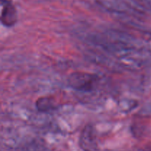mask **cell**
Returning <instances> with one entry per match:
<instances>
[{
    "instance_id": "5",
    "label": "cell",
    "mask_w": 151,
    "mask_h": 151,
    "mask_svg": "<svg viewBox=\"0 0 151 151\" xmlns=\"http://www.w3.org/2000/svg\"><path fill=\"white\" fill-rule=\"evenodd\" d=\"M145 151H151V148H148V149H146Z\"/></svg>"
},
{
    "instance_id": "1",
    "label": "cell",
    "mask_w": 151,
    "mask_h": 151,
    "mask_svg": "<svg viewBox=\"0 0 151 151\" xmlns=\"http://www.w3.org/2000/svg\"><path fill=\"white\" fill-rule=\"evenodd\" d=\"M100 81L97 75L85 72H75L68 78V83L73 89L88 92L94 90Z\"/></svg>"
},
{
    "instance_id": "2",
    "label": "cell",
    "mask_w": 151,
    "mask_h": 151,
    "mask_svg": "<svg viewBox=\"0 0 151 151\" xmlns=\"http://www.w3.org/2000/svg\"><path fill=\"white\" fill-rule=\"evenodd\" d=\"M1 23L5 27H12L17 22V12L12 3L3 5L1 15Z\"/></svg>"
},
{
    "instance_id": "4",
    "label": "cell",
    "mask_w": 151,
    "mask_h": 151,
    "mask_svg": "<svg viewBox=\"0 0 151 151\" xmlns=\"http://www.w3.org/2000/svg\"><path fill=\"white\" fill-rule=\"evenodd\" d=\"M12 0H1V5H4L6 4H9V3H11Z\"/></svg>"
},
{
    "instance_id": "3",
    "label": "cell",
    "mask_w": 151,
    "mask_h": 151,
    "mask_svg": "<svg viewBox=\"0 0 151 151\" xmlns=\"http://www.w3.org/2000/svg\"><path fill=\"white\" fill-rule=\"evenodd\" d=\"M35 105L37 109L41 112H49L57 108L53 99L50 97H41L37 100Z\"/></svg>"
}]
</instances>
